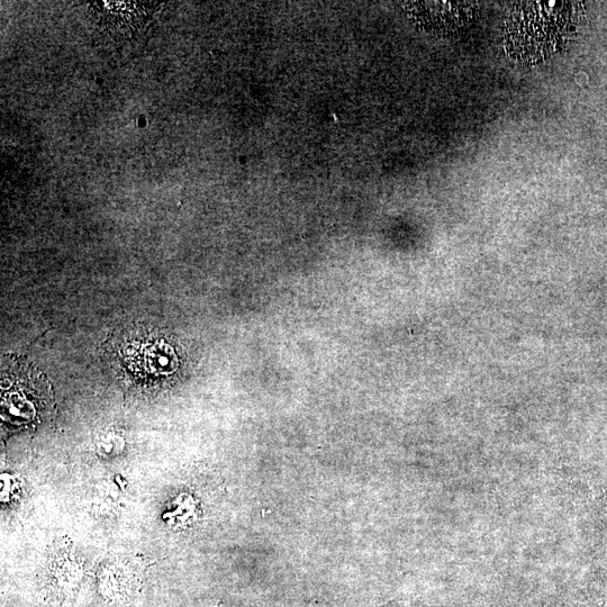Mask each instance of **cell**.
I'll use <instances>...</instances> for the list:
<instances>
[{"label": "cell", "instance_id": "cell-1", "mask_svg": "<svg viewBox=\"0 0 607 607\" xmlns=\"http://www.w3.org/2000/svg\"><path fill=\"white\" fill-rule=\"evenodd\" d=\"M578 7L569 2L515 4L504 27L507 54L525 65H536L554 56L573 39Z\"/></svg>", "mask_w": 607, "mask_h": 607}, {"label": "cell", "instance_id": "cell-2", "mask_svg": "<svg viewBox=\"0 0 607 607\" xmlns=\"http://www.w3.org/2000/svg\"><path fill=\"white\" fill-rule=\"evenodd\" d=\"M117 353L125 373L139 383H159L179 368L175 344L156 332L131 333L121 341Z\"/></svg>", "mask_w": 607, "mask_h": 607}, {"label": "cell", "instance_id": "cell-3", "mask_svg": "<svg viewBox=\"0 0 607 607\" xmlns=\"http://www.w3.org/2000/svg\"><path fill=\"white\" fill-rule=\"evenodd\" d=\"M3 421L13 428L29 427L40 421L50 403L49 386L30 367H13L4 371Z\"/></svg>", "mask_w": 607, "mask_h": 607}, {"label": "cell", "instance_id": "cell-4", "mask_svg": "<svg viewBox=\"0 0 607 607\" xmlns=\"http://www.w3.org/2000/svg\"><path fill=\"white\" fill-rule=\"evenodd\" d=\"M410 9L415 21L440 33L458 31L474 20L477 11L470 3H412Z\"/></svg>", "mask_w": 607, "mask_h": 607}]
</instances>
